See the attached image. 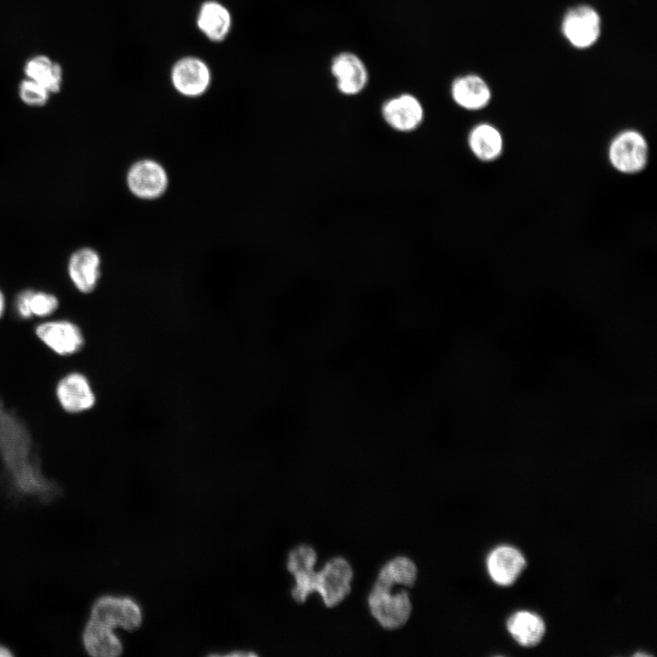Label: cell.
Here are the masks:
<instances>
[{
    "label": "cell",
    "instance_id": "obj_1",
    "mask_svg": "<svg viewBox=\"0 0 657 657\" xmlns=\"http://www.w3.org/2000/svg\"><path fill=\"white\" fill-rule=\"evenodd\" d=\"M141 610L133 600L102 596L93 603L82 631L83 648L94 657L118 656L123 648L113 630L120 627L133 631L141 625Z\"/></svg>",
    "mask_w": 657,
    "mask_h": 657
},
{
    "label": "cell",
    "instance_id": "obj_2",
    "mask_svg": "<svg viewBox=\"0 0 657 657\" xmlns=\"http://www.w3.org/2000/svg\"><path fill=\"white\" fill-rule=\"evenodd\" d=\"M649 144L639 130L627 129L620 131L610 141L608 159L610 165L623 174L642 172L649 162Z\"/></svg>",
    "mask_w": 657,
    "mask_h": 657
},
{
    "label": "cell",
    "instance_id": "obj_3",
    "mask_svg": "<svg viewBox=\"0 0 657 657\" xmlns=\"http://www.w3.org/2000/svg\"><path fill=\"white\" fill-rule=\"evenodd\" d=\"M35 336L57 356H72L85 345V336L79 326L68 319L57 318L35 326Z\"/></svg>",
    "mask_w": 657,
    "mask_h": 657
},
{
    "label": "cell",
    "instance_id": "obj_4",
    "mask_svg": "<svg viewBox=\"0 0 657 657\" xmlns=\"http://www.w3.org/2000/svg\"><path fill=\"white\" fill-rule=\"evenodd\" d=\"M352 577L349 563L343 558H333L320 571L315 572L312 591L320 594L326 606H336L350 592Z\"/></svg>",
    "mask_w": 657,
    "mask_h": 657
},
{
    "label": "cell",
    "instance_id": "obj_5",
    "mask_svg": "<svg viewBox=\"0 0 657 657\" xmlns=\"http://www.w3.org/2000/svg\"><path fill=\"white\" fill-rule=\"evenodd\" d=\"M368 603L374 619L385 629L402 627L412 611L410 597L404 590L391 594L390 589L373 586Z\"/></svg>",
    "mask_w": 657,
    "mask_h": 657
},
{
    "label": "cell",
    "instance_id": "obj_6",
    "mask_svg": "<svg viewBox=\"0 0 657 657\" xmlns=\"http://www.w3.org/2000/svg\"><path fill=\"white\" fill-rule=\"evenodd\" d=\"M55 396L59 407L69 414L88 412L97 402V394L90 381L78 371H71L59 378L55 386Z\"/></svg>",
    "mask_w": 657,
    "mask_h": 657
},
{
    "label": "cell",
    "instance_id": "obj_7",
    "mask_svg": "<svg viewBox=\"0 0 657 657\" xmlns=\"http://www.w3.org/2000/svg\"><path fill=\"white\" fill-rule=\"evenodd\" d=\"M127 186L136 197L154 200L161 197L168 186V174L164 167L151 159L134 162L126 176Z\"/></svg>",
    "mask_w": 657,
    "mask_h": 657
},
{
    "label": "cell",
    "instance_id": "obj_8",
    "mask_svg": "<svg viewBox=\"0 0 657 657\" xmlns=\"http://www.w3.org/2000/svg\"><path fill=\"white\" fill-rule=\"evenodd\" d=\"M561 29L566 39L577 48H587L597 42L601 30V20L591 6H574L565 14Z\"/></svg>",
    "mask_w": 657,
    "mask_h": 657
},
{
    "label": "cell",
    "instance_id": "obj_9",
    "mask_svg": "<svg viewBox=\"0 0 657 657\" xmlns=\"http://www.w3.org/2000/svg\"><path fill=\"white\" fill-rule=\"evenodd\" d=\"M381 113L385 123L399 132H412L424 119V108L420 99L410 93H402L385 100Z\"/></svg>",
    "mask_w": 657,
    "mask_h": 657
},
{
    "label": "cell",
    "instance_id": "obj_10",
    "mask_svg": "<svg viewBox=\"0 0 657 657\" xmlns=\"http://www.w3.org/2000/svg\"><path fill=\"white\" fill-rule=\"evenodd\" d=\"M330 72L338 90L346 96L360 94L367 86L369 72L365 63L352 52H340L331 60Z\"/></svg>",
    "mask_w": 657,
    "mask_h": 657
},
{
    "label": "cell",
    "instance_id": "obj_11",
    "mask_svg": "<svg viewBox=\"0 0 657 657\" xmlns=\"http://www.w3.org/2000/svg\"><path fill=\"white\" fill-rule=\"evenodd\" d=\"M100 266L99 255L90 247L79 248L70 256L68 274L78 292L89 294L96 289L101 276Z\"/></svg>",
    "mask_w": 657,
    "mask_h": 657
},
{
    "label": "cell",
    "instance_id": "obj_12",
    "mask_svg": "<svg viewBox=\"0 0 657 657\" xmlns=\"http://www.w3.org/2000/svg\"><path fill=\"white\" fill-rule=\"evenodd\" d=\"M211 79L207 66L199 58L186 57L178 61L172 71L174 88L182 95L195 97L203 94Z\"/></svg>",
    "mask_w": 657,
    "mask_h": 657
},
{
    "label": "cell",
    "instance_id": "obj_13",
    "mask_svg": "<svg viewBox=\"0 0 657 657\" xmlns=\"http://www.w3.org/2000/svg\"><path fill=\"white\" fill-rule=\"evenodd\" d=\"M316 561V551L307 545L298 546L288 555L287 567L296 580L291 593L297 602H304L313 593L312 581L316 572L314 570Z\"/></svg>",
    "mask_w": 657,
    "mask_h": 657
},
{
    "label": "cell",
    "instance_id": "obj_14",
    "mask_svg": "<svg viewBox=\"0 0 657 657\" xmlns=\"http://www.w3.org/2000/svg\"><path fill=\"white\" fill-rule=\"evenodd\" d=\"M451 96L460 108L466 110H479L489 104L492 93L483 78L468 74L458 77L453 81Z\"/></svg>",
    "mask_w": 657,
    "mask_h": 657
},
{
    "label": "cell",
    "instance_id": "obj_15",
    "mask_svg": "<svg viewBox=\"0 0 657 657\" xmlns=\"http://www.w3.org/2000/svg\"><path fill=\"white\" fill-rule=\"evenodd\" d=\"M526 565L522 554L516 548L502 546L495 548L487 558V568L492 579L503 586L512 584Z\"/></svg>",
    "mask_w": 657,
    "mask_h": 657
},
{
    "label": "cell",
    "instance_id": "obj_16",
    "mask_svg": "<svg viewBox=\"0 0 657 657\" xmlns=\"http://www.w3.org/2000/svg\"><path fill=\"white\" fill-rule=\"evenodd\" d=\"M467 144L474 156L481 162L495 161L504 151V139L500 130L486 122L478 123L470 130Z\"/></svg>",
    "mask_w": 657,
    "mask_h": 657
},
{
    "label": "cell",
    "instance_id": "obj_17",
    "mask_svg": "<svg viewBox=\"0 0 657 657\" xmlns=\"http://www.w3.org/2000/svg\"><path fill=\"white\" fill-rule=\"evenodd\" d=\"M197 25L208 38L214 41H221L230 30L231 16L224 5L210 1L204 3L201 7Z\"/></svg>",
    "mask_w": 657,
    "mask_h": 657
},
{
    "label": "cell",
    "instance_id": "obj_18",
    "mask_svg": "<svg viewBox=\"0 0 657 657\" xmlns=\"http://www.w3.org/2000/svg\"><path fill=\"white\" fill-rule=\"evenodd\" d=\"M507 630L519 644L534 646L542 639L545 625L538 615L523 610L516 612L508 619Z\"/></svg>",
    "mask_w": 657,
    "mask_h": 657
},
{
    "label": "cell",
    "instance_id": "obj_19",
    "mask_svg": "<svg viewBox=\"0 0 657 657\" xmlns=\"http://www.w3.org/2000/svg\"><path fill=\"white\" fill-rule=\"evenodd\" d=\"M28 79L43 86L49 93L58 92L62 82L61 67L46 56H36L26 64Z\"/></svg>",
    "mask_w": 657,
    "mask_h": 657
},
{
    "label": "cell",
    "instance_id": "obj_20",
    "mask_svg": "<svg viewBox=\"0 0 657 657\" xmlns=\"http://www.w3.org/2000/svg\"><path fill=\"white\" fill-rule=\"evenodd\" d=\"M416 577L415 564L406 557H397L382 567L374 585L391 589L396 584L412 586Z\"/></svg>",
    "mask_w": 657,
    "mask_h": 657
},
{
    "label": "cell",
    "instance_id": "obj_21",
    "mask_svg": "<svg viewBox=\"0 0 657 657\" xmlns=\"http://www.w3.org/2000/svg\"><path fill=\"white\" fill-rule=\"evenodd\" d=\"M28 307L32 317L45 318L52 316L58 309L59 300L52 293L32 289Z\"/></svg>",
    "mask_w": 657,
    "mask_h": 657
},
{
    "label": "cell",
    "instance_id": "obj_22",
    "mask_svg": "<svg viewBox=\"0 0 657 657\" xmlns=\"http://www.w3.org/2000/svg\"><path fill=\"white\" fill-rule=\"evenodd\" d=\"M49 94L43 86L28 78L22 81L19 87V96L22 101L33 107L45 105L48 100Z\"/></svg>",
    "mask_w": 657,
    "mask_h": 657
},
{
    "label": "cell",
    "instance_id": "obj_23",
    "mask_svg": "<svg viewBox=\"0 0 657 657\" xmlns=\"http://www.w3.org/2000/svg\"><path fill=\"white\" fill-rule=\"evenodd\" d=\"M5 297L2 290L0 289V319L5 315Z\"/></svg>",
    "mask_w": 657,
    "mask_h": 657
},
{
    "label": "cell",
    "instance_id": "obj_24",
    "mask_svg": "<svg viewBox=\"0 0 657 657\" xmlns=\"http://www.w3.org/2000/svg\"><path fill=\"white\" fill-rule=\"evenodd\" d=\"M13 655V652L10 651V649L3 644H0V657H10Z\"/></svg>",
    "mask_w": 657,
    "mask_h": 657
}]
</instances>
